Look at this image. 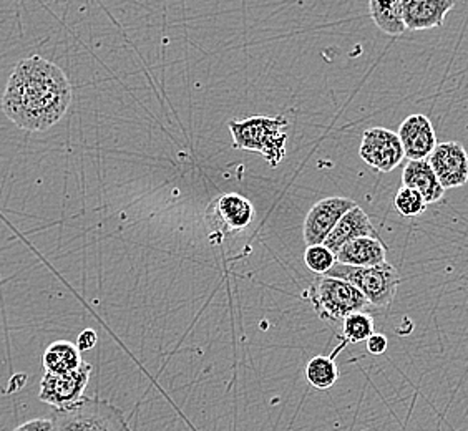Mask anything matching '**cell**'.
<instances>
[{"instance_id": "cell-3", "label": "cell", "mask_w": 468, "mask_h": 431, "mask_svg": "<svg viewBox=\"0 0 468 431\" xmlns=\"http://www.w3.org/2000/svg\"><path fill=\"white\" fill-rule=\"evenodd\" d=\"M50 420L55 431H132L123 410L97 396L55 410Z\"/></svg>"}, {"instance_id": "cell-16", "label": "cell", "mask_w": 468, "mask_h": 431, "mask_svg": "<svg viewBox=\"0 0 468 431\" xmlns=\"http://www.w3.org/2000/svg\"><path fill=\"white\" fill-rule=\"evenodd\" d=\"M81 352L77 345L69 341H57L50 343L44 352L42 363L48 373L63 375L75 372L81 365Z\"/></svg>"}, {"instance_id": "cell-14", "label": "cell", "mask_w": 468, "mask_h": 431, "mask_svg": "<svg viewBox=\"0 0 468 431\" xmlns=\"http://www.w3.org/2000/svg\"><path fill=\"white\" fill-rule=\"evenodd\" d=\"M388 259V249L378 237H359L351 243L344 244L335 252V262L354 268H372L384 264Z\"/></svg>"}, {"instance_id": "cell-7", "label": "cell", "mask_w": 468, "mask_h": 431, "mask_svg": "<svg viewBox=\"0 0 468 431\" xmlns=\"http://www.w3.org/2000/svg\"><path fill=\"white\" fill-rule=\"evenodd\" d=\"M359 154L364 162L380 173L396 170L406 158L399 135L382 126H374L364 131Z\"/></svg>"}, {"instance_id": "cell-10", "label": "cell", "mask_w": 468, "mask_h": 431, "mask_svg": "<svg viewBox=\"0 0 468 431\" xmlns=\"http://www.w3.org/2000/svg\"><path fill=\"white\" fill-rule=\"evenodd\" d=\"M397 135L409 162L429 160V156L437 146V135L432 121L422 113L407 117L399 128Z\"/></svg>"}, {"instance_id": "cell-1", "label": "cell", "mask_w": 468, "mask_h": 431, "mask_svg": "<svg viewBox=\"0 0 468 431\" xmlns=\"http://www.w3.org/2000/svg\"><path fill=\"white\" fill-rule=\"evenodd\" d=\"M72 95L62 68L34 55L14 67L2 95V110L22 130L47 131L65 117Z\"/></svg>"}, {"instance_id": "cell-4", "label": "cell", "mask_w": 468, "mask_h": 431, "mask_svg": "<svg viewBox=\"0 0 468 431\" xmlns=\"http://www.w3.org/2000/svg\"><path fill=\"white\" fill-rule=\"evenodd\" d=\"M315 314L325 322H341L354 312H369V300L343 279L317 276L306 292Z\"/></svg>"}, {"instance_id": "cell-25", "label": "cell", "mask_w": 468, "mask_h": 431, "mask_svg": "<svg viewBox=\"0 0 468 431\" xmlns=\"http://www.w3.org/2000/svg\"><path fill=\"white\" fill-rule=\"evenodd\" d=\"M366 431H370V430H366Z\"/></svg>"}, {"instance_id": "cell-9", "label": "cell", "mask_w": 468, "mask_h": 431, "mask_svg": "<svg viewBox=\"0 0 468 431\" xmlns=\"http://www.w3.org/2000/svg\"><path fill=\"white\" fill-rule=\"evenodd\" d=\"M437 180L447 189L462 188L468 183V153L459 142L437 143L429 156Z\"/></svg>"}, {"instance_id": "cell-11", "label": "cell", "mask_w": 468, "mask_h": 431, "mask_svg": "<svg viewBox=\"0 0 468 431\" xmlns=\"http://www.w3.org/2000/svg\"><path fill=\"white\" fill-rule=\"evenodd\" d=\"M207 219L211 225L226 231H241L251 225L254 219V206L251 201L236 193L223 194L211 205L207 211Z\"/></svg>"}, {"instance_id": "cell-20", "label": "cell", "mask_w": 468, "mask_h": 431, "mask_svg": "<svg viewBox=\"0 0 468 431\" xmlns=\"http://www.w3.org/2000/svg\"><path fill=\"white\" fill-rule=\"evenodd\" d=\"M427 201L423 199L422 194L419 191L412 188H402L397 191L396 198H394V207H396L399 215L404 217H417L423 215L427 209Z\"/></svg>"}, {"instance_id": "cell-21", "label": "cell", "mask_w": 468, "mask_h": 431, "mask_svg": "<svg viewBox=\"0 0 468 431\" xmlns=\"http://www.w3.org/2000/svg\"><path fill=\"white\" fill-rule=\"evenodd\" d=\"M304 262L314 274L324 276L335 264V256H334V252L325 247L324 244L307 246L306 252H304Z\"/></svg>"}, {"instance_id": "cell-5", "label": "cell", "mask_w": 468, "mask_h": 431, "mask_svg": "<svg viewBox=\"0 0 468 431\" xmlns=\"http://www.w3.org/2000/svg\"><path fill=\"white\" fill-rule=\"evenodd\" d=\"M331 278L343 279L359 289L372 307L386 309L396 299L397 289L400 284L399 270L388 262L372 266V268H354L335 262L331 270L325 274Z\"/></svg>"}, {"instance_id": "cell-23", "label": "cell", "mask_w": 468, "mask_h": 431, "mask_svg": "<svg viewBox=\"0 0 468 431\" xmlns=\"http://www.w3.org/2000/svg\"><path fill=\"white\" fill-rule=\"evenodd\" d=\"M14 431H55L54 422L50 418H34L30 422L22 423Z\"/></svg>"}, {"instance_id": "cell-17", "label": "cell", "mask_w": 468, "mask_h": 431, "mask_svg": "<svg viewBox=\"0 0 468 431\" xmlns=\"http://www.w3.org/2000/svg\"><path fill=\"white\" fill-rule=\"evenodd\" d=\"M400 5L402 0H369L370 17L384 34L402 36L406 32Z\"/></svg>"}, {"instance_id": "cell-13", "label": "cell", "mask_w": 468, "mask_h": 431, "mask_svg": "<svg viewBox=\"0 0 468 431\" xmlns=\"http://www.w3.org/2000/svg\"><path fill=\"white\" fill-rule=\"evenodd\" d=\"M359 237H378V234L366 211L360 206H356L339 219L333 233L325 239L324 246L335 256V252L339 251L344 244L351 243Z\"/></svg>"}, {"instance_id": "cell-24", "label": "cell", "mask_w": 468, "mask_h": 431, "mask_svg": "<svg viewBox=\"0 0 468 431\" xmlns=\"http://www.w3.org/2000/svg\"><path fill=\"white\" fill-rule=\"evenodd\" d=\"M97 342H99L97 332H95L93 329H85V331L79 335L75 345H77V349L80 352H89L97 345Z\"/></svg>"}, {"instance_id": "cell-6", "label": "cell", "mask_w": 468, "mask_h": 431, "mask_svg": "<svg viewBox=\"0 0 468 431\" xmlns=\"http://www.w3.org/2000/svg\"><path fill=\"white\" fill-rule=\"evenodd\" d=\"M91 375V365L81 362L80 367L63 375H55L46 372L40 380V402L54 406L55 410H62L70 405L77 404L83 398V392L89 385Z\"/></svg>"}, {"instance_id": "cell-19", "label": "cell", "mask_w": 468, "mask_h": 431, "mask_svg": "<svg viewBox=\"0 0 468 431\" xmlns=\"http://www.w3.org/2000/svg\"><path fill=\"white\" fill-rule=\"evenodd\" d=\"M374 333V319L369 312H354L343 321V341L346 343L367 342Z\"/></svg>"}, {"instance_id": "cell-18", "label": "cell", "mask_w": 468, "mask_h": 431, "mask_svg": "<svg viewBox=\"0 0 468 431\" xmlns=\"http://www.w3.org/2000/svg\"><path fill=\"white\" fill-rule=\"evenodd\" d=\"M347 343L343 341V343L331 355H319L307 363L306 378L311 385L317 390H327L337 382L339 370H337V363L334 362V359H335L337 352L343 351Z\"/></svg>"}, {"instance_id": "cell-22", "label": "cell", "mask_w": 468, "mask_h": 431, "mask_svg": "<svg viewBox=\"0 0 468 431\" xmlns=\"http://www.w3.org/2000/svg\"><path fill=\"white\" fill-rule=\"evenodd\" d=\"M366 343H367V352L370 355L378 357V355H382L384 352L388 351V341L384 333H372Z\"/></svg>"}, {"instance_id": "cell-8", "label": "cell", "mask_w": 468, "mask_h": 431, "mask_svg": "<svg viewBox=\"0 0 468 431\" xmlns=\"http://www.w3.org/2000/svg\"><path fill=\"white\" fill-rule=\"evenodd\" d=\"M357 206L356 201L349 198H325L315 203L307 213L303 236L307 246H317L324 244L329 234L333 233L334 227L339 223L347 211Z\"/></svg>"}, {"instance_id": "cell-15", "label": "cell", "mask_w": 468, "mask_h": 431, "mask_svg": "<svg viewBox=\"0 0 468 431\" xmlns=\"http://www.w3.org/2000/svg\"><path fill=\"white\" fill-rule=\"evenodd\" d=\"M402 184L406 188H412L422 194L427 205L439 203L445 196V189L437 180L435 173L429 160H419V162H409L402 171Z\"/></svg>"}, {"instance_id": "cell-12", "label": "cell", "mask_w": 468, "mask_h": 431, "mask_svg": "<svg viewBox=\"0 0 468 431\" xmlns=\"http://www.w3.org/2000/svg\"><path fill=\"white\" fill-rule=\"evenodd\" d=\"M455 0H402L400 14L406 30H431L441 27Z\"/></svg>"}, {"instance_id": "cell-2", "label": "cell", "mask_w": 468, "mask_h": 431, "mask_svg": "<svg viewBox=\"0 0 468 431\" xmlns=\"http://www.w3.org/2000/svg\"><path fill=\"white\" fill-rule=\"evenodd\" d=\"M288 120L280 117H252L243 121L231 120L228 128L233 136V148L261 154L271 168H278L286 156Z\"/></svg>"}]
</instances>
